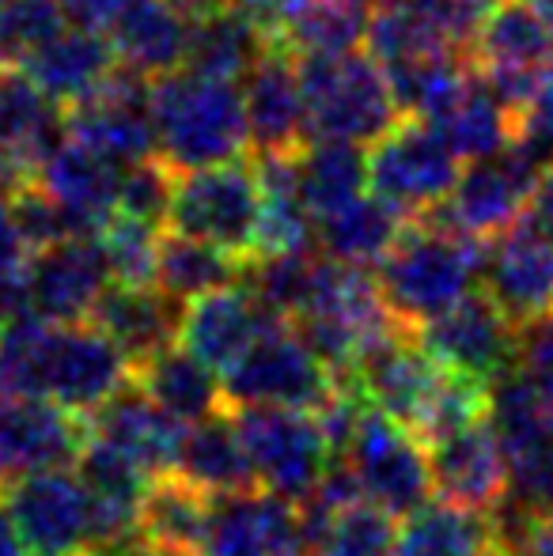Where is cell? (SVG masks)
<instances>
[{
	"instance_id": "d6986e66",
	"label": "cell",
	"mask_w": 553,
	"mask_h": 556,
	"mask_svg": "<svg viewBox=\"0 0 553 556\" xmlns=\"http://www.w3.org/2000/svg\"><path fill=\"white\" fill-rule=\"evenodd\" d=\"M239 91H243L247 148H254V155H292L311 137L296 58L285 46L269 42L243 73Z\"/></svg>"
},
{
	"instance_id": "7402d4cb",
	"label": "cell",
	"mask_w": 553,
	"mask_h": 556,
	"mask_svg": "<svg viewBox=\"0 0 553 556\" xmlns=\"http://www.w3.org/2000/svg\"><path fill=\"white\" fill-rule=\"evenodd\" d=\"M61 137V106L23 68H0V186L30 182Z\"/></svg>"
},
{
	"instance_id": "836d02e7",
	"label": "cell",
	"mask_w": 553,
	"mask_h": 556,
	"mask_svg": "<svg viewBox=\"0 0 553 556\" xmlns=\"http://www.w3.org/2000/svg\"><path fill=\"white\" fill-rule=\"evenodd\" d=\"M406 216L399 208H391L387 201H379L376 193L372 198H353L349 205L334 208V213L318 216V247H323L326 257L345 265H376L379 257L387 254L394 239H399Z\"/></svg>"
},
{
	"instance_id": "b9f144b4",
	"label": "cell",
	"mask_w": 553,
	"mask_h": 556,
	"mask_svg": "<svg viewBox=\"0 0 553 556\" xmlns=\"http://www.w3.org/2000/svg\"><path fill=\"white\" fill-rule=\"evenodd\" d=\"M171 190H175V170L160 160V155H148L137 160L129 167H122L118 178V205L114 213H126L134 220L167 224V208H171Z\"/></svg>"
},
{
	"instance_id": "52a82bcc",
	"label": "cell",
	"mask_w": 553,
	"mask_h": 556,
	"mask_svg": "<svg viewBox=\"0 0 553 556\" xmlns=\"http://www.w3.org/2000/svg\"><path fill=\"white\" fill-rule=\"evenodd\" d=\"M334 458L349 469L361 500L376 504L391 519L417 511L432 500V473H428L425 443L402 420L364 405L349 440L334 451Z\"/></svg>"
},
{
	"instance_id": "2e32d148",
	"label": "cell",
	"mask_w": 553,
	"mask_h": 556,
	"mask_svg": "<svg viewBox=\"0 0 553 556\" xmlns=\"http://www.w3.org/2000/svg\"><path fill=\"white\" fill-rule=\"evenodd\" d=\"M443 367L417 344L414 330L391 326L356 356V364L338 382H349L372 409L402 420L414 432L420 409L432 397Z\"/></svg>"
},
{
	"instance_id": "83f0119b",
	"label": "cell",
	"mask_w": 553,
	"mask_h": 556,
	"mask_svg": "<svg viewBox=\"0 0 553 556\" xmlns=\"http://www.w3.org/2000/svg\"><path fill=\"white\" fill-rule=\"evenodd\" d=\"M20 68L38 84V91H46L65 111V106L80 103L91 91L103 88L114 76V68H118V58H114L103 30L61 27Z\"/></svg>"
},
{
	"instance_id": "277c9868",
	"label": "cell",
	"mask_w": 553,
	"mask_h": 556,
	"mask_svg": "<svg viewBox=\"0 0 553 556\" xmlns=\"http://www.w3.org/2000/svg\"><path fill=\"white\" fill-rule=\"evenodd\" d=\"M296 73H300L311 137L372 144L402 117L387 73L368 50L296 58Z\"/></svg>"
},
{
	"instance_id": "7a4b0ae2",
	"label": "cell",
	"mask_w": 553,
	"mask_h": 556,
	"mask_svg": "<svg viewBox=\"0 0 553 556\" xmlns=\"http://www.w3.org/2000/svg\"><path fill=\"white\" fill-rule=\"evenodd\" d=\"M376 265V292L387 318L402 330H417L478 288L481 242L414 216Z\"/></svg>"
},
{
	"instance_id": "9a60e30c",
	"label": "cell",
	"mask_w": 553,
	"mask_h": 556,
	"mask_svg": "<svg viewBox=\"0 0 553 556\" xmlns=\"http://www.w3.org/2000/svg\"><path fill=\"white\" fill-rule=\"evenodd\" d=\"M65 137L91 152L106 155L118 167L155 155L152 114H148V80L126 68H114V76L88 99L61 111Z\"/></svg>"
},
{
	"instance_id": "3957f363",
	"label": "cell",
	"mask_w": 553,
	"mask_h": 556,
	"mask_svg": "<svg viewBox=\"0 0 553 556\" xmlns=\"http://www.w3.org/2000/svg\"><path fill=\"white\" fill-rule=\"evenodd\" d=\"M155 155L171 170H193L247 152L243 91L236 80L178 65L148 80Z\"/></svg>"
},
{
	"instance_id": "6da1fadb",
	"label": "cell",
	"mask_w": 553,
	"mask_h": 556,
	"mask_svg": "<svg viewBox=\"0 0 553 556\" xmlns=\"http://www.w3.org/2000/svg\"><path fill=\"white\" fill-rule=\"evenodd\" d=\"M129 379L134 364L91 323L23 315L0 326V394L50 397L88 417Z\"/></svg>"
},
{
	"instance_id": "d4e9b609",
	"label": "cell",
	"mask_w": 553,
	"mask_h": 556,
	"mask_svg": "<svg viewBox=\"0 0 553 556\" xmlns=\"http://www.w3.org/2000/svg\"><path fill=\"white\" fill-rule=\"evenodd\" d=\"M118 178L122 167L114 160L61 137V144L38 167L35 182L65 213L73 235H96L99 224L118 205Z\"/></svg>"
},
{
	"instance_id": "ee69618b",
	"label": "cell",
	"mask_w": 553,
	"mask_h": 556,
	"mask_svg": "<svg viewBox=\"0 0 553 556\" xmlns=\"http://www.w3.org/2000/svg\"><path fill=\"white\" fill-rule=\"evenodd\" d=\"M512 148H516L539 175H542V167L553 163V65L539 80V88L531 91V99L516 111Z\"/></svg>"
},
{
	"instance_id": "ac0fdd59",
	"label": "cell",
	"mask_w": 553,
	"mask_h": 556,
	"mask_svg": "<svg viewBox=\"0 0 553 556\" xmlns=\"http://www.w3.org/2000/svg\"><path fill=\"white\" fill-rule=\"evenodd\" d=\"M88 435L84 413L50 397L0 394V481L30 469L73 466Z\"/></svg>"
},
{
	"instance_id": "d590c367",
	"label": "cell",
	"mask_w": 553,
	"mask_h": 556,
	"mask_svg": "<svg viewBox=\"0 0 553 556\" xmlns=\"http://www.w3.org/2000/svg\"><path fill=\"white\" fill-rule=\"evenodd\" d=\"M266 35L247 20L239 8H221V12L193 15L190 46H186V68L221 80H243L247 68L266 50Z\"/></svg>"
},
{
	"instance_id": "bcb514c9",
	"label": "cell",
	"mask_w": 553,
	"mask_h": 556,
	"mask_svg": "<svg viewBox=\"0 0 553 556\" xmlns=\"http://www.w3.org/2000/svg\"><path fill=\"white\" fill-rule=\"evenodd\" d=\"M122 4H126V0H58L65 23H73V27H88V30L111 27V20L118 15Z\"/></svg>"
},
{
	"instance_id": "30bf717a",
	"label": "cell",
	"mask_w": 553,
	"mask_h": 556,
	"mask_svg": "<svg viewBox=\"0 0 553 556\" xmlns=\"http://www.w3.org/2000/svg\"><path fill=\"white\" fill-rule=\"evenodd\" d=\"M368 186L379 201L399 208L406 220L436 208L458 178V155L420 117H399L372 140Z\"/></svg>"
},
{
	"instance_id": "4dcf8cb0",
	"label": "cell",
	"mask_w": 553,
	"mask_h": 556,
	"mask_svg": "<svg viewBox=\"0 0 553 556\" xmlns=\"http://www.w3.org/2000/svg\"><path fill=\"white\" fill-rule=\"evenodd\" d=\"M134 382L167 417L183 420V425H193V420L224 409L221 375L201 364L198 356H190L183 344H167L144 364H137Z\"/></svg>"
},
{
	"instance_id": "8992f818",
	"label": "cell",
	"mask_w": 553,
	"mask_h": 556,
	"mask_svg": "<svg viewBox=\"0 0 553 556\" xmlns=\"http://www.w3.org/2000/svg\"><path fill=\"white\" fill-rule=\"evenodd\" d=\"M489 425L504 454V496L546 519L553 515V397L508 367L489 382Z\"/></svg>"
},
{
	"instance_id": "8fae6325",
	"label": "cell",
	"mask_w": 553,
	"mask_h": 556,
	"mask_svg": "<svg viewBox=\"0 0 553 556\" xmlns=\"http://www.w3.org/2000/svg\"><path fill=\"white\" fill-rule=\"evenodd\" d=\"M0 507L30 556H84L91 500L73 466L30 469L0 481Z\"/></svg>"
},
{
	"instance_id": "7bdbcfd3",
	"label": "cell",
	"mask_w": 553,
	"mask_h": 556,
	"mask_svg": "<svg viewBox=\"0 0 553 556\" xmlns=\"http://www.w3.org/2000/svg\"><path fill=\"white\" fill-rule=\"evenodd\" d=\"M8 201H12V216H15V227H20V239L27 242L30 254L73 235L65 213L53 205V198L35 182V178L23 186H12V190H8Z\"/></svg>"
},
{
	"instance_id": "ab89813d",
	"label": "cell",
	"mask_w": 553,
	"mask_h": 556,
	"mask_svg": "<svg viewBox=\"0 0 553 556\" xmlns=\"http://www.w3.org/2000/svg\"><path fill=\"white\" fill-rule=\"evenodd\" d=\"M163 227L134 220L126 213H111L99 231L91 235L103 254V265L111 280H126V285H148L155 265V242H160Z\"/></svg>"
},
{
	"instance_id": "7dc6e473",
	"label": "cell",
	"mask_w": 553,
	"mask_h": 556,
	"mask_svg": "<svg viewBox=\"0 0 553 556\" xmlns=\"http://www.w3.org/2000/svg\"><path fill=\"white\" fill-rule=\"evenodd\" d=\"M27 257H30V250H27V242L20 239V227H15V216H12V201H8V190L0 186V273L20 269Z\"/></svg>"
},
{
	"instance_id": "f1b7e54d",
	"label": "cell",
	"mask_w": 553,
	"mask_h": 556,
	"mask_svg": "<svg viewBox=\"0 0 553 556\" xmlns=\"http://www.w3.org/2000/svg\"><path fill=\"white\" fill-rule=\"evenodd\" d=\"M171 473L183 477L186 484H193L205 496H228V492L259 489L231 409H216L183 428Z\"/></svg>"
},
{
	"instance_id": "cb8c5ba5",
	"label": "cell",
	"mask_w": 553,
	"mask_h": 556,
	"mask_svg": "<svg viewBox=\"0 0 553 556\" xmlns=\"http://www.w3.org/2000/svg\"><path fill=\"white\" fill-rule=\"evenodd\" d=\"M432 496L458 507L489 511L504 496V454L489 417L458 428L436 443H425Z\"/></svg>"
},
{
	"instance_id": "74e56055",
	"label": "cell",
	"mask_w": 553,
	"mask_h": 556,
	"mask_svg": "<svg viewBox=\"0 0 553 556\" xmlns=\"http://www.w3.org/2000/svg\"><path fill=\"white\" fill-rule=\"evenodd\" d=\"M303 530H307V556H391L399 519L379 511L368 500H349L330 511H307Z\"/></svg>"
},
{
	"instance_id": "4fadbf2b",
	"label": "cell",
	"mask_w": 553,
	"mask_h": 556,
	"mask_svg": "<svg viewBox=\"0 0 553 556\" xmlns=\"http://www.w3.org/2000/svg\"><path fill=\"white\" fill-rule=\"evenodd\" d=\"M417 344L451 375L493 382L516 356V326L486 292H466L458 303L414 330Z\"/></svg>"
},
{
	"instance_id": "f5cc1de1",
	"label": "cell",
	"mask_w": 553,
	"mask_h": 556,
	"mask_svg": "<svg viewBox=\"0 0 553 556\" xmlns=\"http://www.w3.org/2000/svg\"><path fill=\"white\" fill-rule=\"evenodd\" d=\"M175 4L190 15H205V12H221V8H236L239 0H175Z\"/></svg>"
},
{
	"instance_id": "9c48e42d",
	"label": "cell",
	"mask_w": 553,
	"mask_h": 556,
	"mask_svg": "<svg viewBox=\"0 0 553 556\" xmlns=\"http://www.w3.org/2000/svg\"><path fill=\"white\" fill-rule=\"evenodd\" d=\"M231 417L251 462L254 484L303 504L334 458L315 413L280 409V405H239L231 409Z\"/></svg>"
},
{
	"instance_id": "db71d44e",
	"label": "cell",
	"mask_w": 553,
	"mask_h": 556,
	"mask_svg": "<svg viewBox=\"0 0 553 556\" xmlns=\"http://www.w3.org/2000/svg\"><path fill=\"white\" fill-rule=\"evenodd\" d=\"M524 4H531V8H535V12H539V15H542V20H546V23H550V27H553V0H524Z\"/></svg>"
},
{
	"instance_id": "d6a6232c",
	"label": "cell",
	"mask_w": 553,
	"mask_h": 556,
	"mask_svg": "<svg viewBox=\"0 0 553 556\" xmlns=\"http://www.w3.org/2000/svg\"><path fill=\"white\" fill-rule=\"evenodd\" d=\"M428 125H432L443 137V144L458 155V163L486 160V155L504 152V148L512 144V132H516V117H512L508 106L493 96V88L481 80L478 68L470 73L466 88L448 103V111L440 117H432Z\"/></svg>"
},
{
	"instance_id": "44dd1931",
	"label": "cell",
	"mask_w": 553,
	"mask_h": 556,
	"mask_svg": "<svg viewBox=\"0 0 553 556\" xmlns=\"http://www.w3.org/2000/svg\"><path fill=\"white\" fill-rule=\"evenodd\" d=\"M277 323L285 318H277L251 288L236 280V285L213 288V292L183 303L175 344H183L190 356H198L201 364L221 375L254 337H262Z\"/></svg>"
},
{
	"instance_id": "c3c4849f",
	"label": "cell",
	"mask_w": 553,
	"mask_h": 556,
	"mask_svg": "<svg viewBox=\"0 0 553 556\" xmlns=\"http://www.w3.org/2000/svg\"><path fill=\"white\" fill-rule=\"evenodd\" d=\"M524 216H527V220H535L539 227H546V231L553 235V163H550V167H542V175L535 178Z\"/></svg>"
},
{
	"instance_id": "1f68e13d",
	"label": "cell",
	"mask_w": 553,
	"mask_h": 556,
	"mask_svg": "<svg viewBox=\"0 0 553 556\" xmlns=\"http://www.w3.org/2000/svg\"><path fill=\"white\" fill-rule=\"evenodd\" d=\"M391 556H497L489 515L432 496L402 515Z\"/></svg>"
},
{
	"instance_id": "e0dca14e",
	"label": "cell",
	"mask_w": 553,
	"mask_h": 556,
	"mask_svg": "<svg viewBox=\"0 0 553 556\" xmlns=\"http://www.w3.org/2000/svg\"><path fill=\"white\" fill-rule=\"evenodd\" d=\"M201 556H307L300 504L266 489L213 496Z\"/></svg>"
},
{
	"instance_id": "603a6c76",
	"label": "cell",
	"mask_w": 553,
	"mask_h": 556,
	"mask_svg": "<svg viewBox=\"0 0 553 556\" xmlns=\"http://www.w3.org/2000/svg\"><path fill=\"white\" fill-rule=\"evenodd\" d=\"M183 420L167 417L134 379L106 397L99 409L88 413L91 440H103L148 477H160L175 469L178 440H183Z\"/></svg>"
},
{
	"instance_id": "f907efd6",
	"label": "cell",
	"mask_w": 553,
	"mask_h": 556,
	"mask_svg": "<svg viewBox=\"0 0 553 556\" xmlns=\"http://www.w3.org/2000/svg\"><path fill=\"white\" fill-rule=\"evenodd\" d=\"M111 556H198V553L167 549V545H155V542H144V538H134V542L122 545V549H114Z\"/></svg>"
},
{
	"instance_id": "f546056e",
	"label": "cell",
	"mask_w": 553,
	"mask_h": 556,
	"mask_svg": "<svg viewBox=\"0 0 553 556\" xmlns=\"http://www.w3.org/2000/svg\"><path fill=\"white\" fill-rule=\"evenodd\" d=\"M292 178L303 208L311 213V220H318V216L361 198L368 186V160H364L361 144L307 137L292 152Z\"/></svg>"
},
{
	"instance_id": "f35d334b",
	"label": "cell",
	"mask_w": 553,
	"mask_h": 556,
	"mask_svg": "<svg viewBox=\"0 0 553 556\" xmlns=\"http://www.w3.org/2000/svg\"><path fill=\"white\" fill-rule=\"evenodd\" d=\"M368 12L372 0H296L274 46H285L292 58L356 50L364 42Z\"/></svg>"
},
{
	"instance_id": "5bb4252c",
	"label": "cell",
	"mask_w": 553,
	"mask_h": 556,
	"mask_svg": "<svg viewBox=\"0 0 553 556\" xmlns=\"http://www.w3.org/2000/svg\"><path fill=\"white\" fill-rule=\"evenodd\" d=\"M478 285L516 330L546 315L553 311V235L519 216L501 235L481 242Z\"/></svg>"
},
{
	"instance_id": "11a10c76",
	"label": "cell",
	"mask_w": 553,
	"mask_h": 556,
	"mask_svg": "<svg viewBox=\"0 0 553 556\" xmlns=\"http://www.w3.org/2000/svg\"><path fill=\"white\" fill-rule=\"evenodd\" d=\"M84 556H88V553H84Z\"/></svg>"
},
{
	"instance_id": "484cf974",
	"label": "cell",
	"mask_w": 553,
	"mask_h": 556,
	"mask_svg": "<svg viewBox=\"0 0 553 556\" xmlns=\"http://www.w3.org/2000/svg\"><path fill=\"white\" fill-rule=\"evenodd\" d=\"M178 318H183V303L163 292V288H155L152 280L148 285L111 280L99 292L88 323L99 333L111 337L122 349V356L137 367L160 349L178 341Z\"/></svg>"
},
{
	"instance_id": "60d3db41",
	"label": "cell",
	"mask_w": 553,
	"mask_h": 556,
	"mask_svg": "<svg viewBox=\"0 0 553 556\" xmlns=\"http://www.w3.org/2000/svg\"><path fill=\"white\" fill-rule=\"evenodd\" d=\"M61 27L58 0H0V68H20Z\"/></svg>"
},
{
	"instance_id": "4316f807",
	"label": "cell",
	"mask_w": 553,
	"mask_h": 556,
	"mask_svg": "<svg viewBox=\"0 0 553 556\" xmlns=\"http://www.w3.org/2000/svg\"><path fill=\"white\" fill-rule=\"evenodd\" d=\"M190 23L193 15L183 12L175 0H126L106 27V42L126 73L155 80L186 61Z\"/></svg>"
},
{
	"instance_id": "5b68a950",
	"label": "cell",
	"mask_w": 553,
	"mask_h": 556,
	"mask_svg": "<svg viewBox=\"0 0 553 556\" xmlns=\"http://www.w3.org/2000/svg\"><path fill=\"white\" fill-rule=\"evenodd\" d=\"M262 182L259 167L243 155L209 167L175 170L167 231L190 235L216 250H228L239 262H251L259 239Z\"/></svg>"
},
{
	"instance_id": "e575fe53",
	"label": "cell",
	"mask_w": 553,
	"mask_h": 556,
	"mask_svg": "<svg viewBox=\"0 0 553 556\" xmlns=\"http://www.w3.org/2000/svg\"><path fill=\"white\" fill-rule=\"evenodd\" d=\"M209 504H213V496H205V492H198L193 484H186L183 477H175V473L152 477L144 496H140L137 538L167 545V549L201 556Z\"/></svg>"
},
{
	"instance_id": "f6af8a7d",
	"label": "cell",
	"mask_w": 553,
	"mask_h": 556,
	"mask_svg": "<svg viewBox=\"0 0 553 556\" xmlns=\"http://www.w3.org/2000/svg\"><path fill=\"white\" fill-rule=\"evenodd\" d=\"M512 371L524 375L542 397H553V311L516 330Z\"/></svg>"
},
{
	"instance_id": "681fc988",
	"label": "cell",
	"mask_w": 553,
	"mask_h": 556,
	"mask_svg": "<svg viewBox=\"0 0 553 556\" xmlns=\"http://www.w3.org/2000/svg\"><path fill=\"white\" fill-rule=\"evenodd\" d=\"M504 556H553V515L535 519V527L527 530V538Z\"/></svg>"
},
{
	"instance_id": "8d00e7d4",
	"label": "cell",
	"mask_w": 553,
	"mask_h": 556,
	"mask_svg": "<svg viewBox=\"0 0 553 556\" xmlns=\"http://www.w3.org/2000/svg\"><path fill=\"white\" fill-rule=\"evenodd\" d=\"M239 257H231L228 250H216L201 239L178 231H163L155 242V265H152V285L163 288L167 295H175L178 303H190L198 295L213 292V288L236 285L243 277Z\"/></svg>"
},
{
	"instance_id": "7c38bea8",
	"label": "cell",
	"mask_w": 553,
	"mask_h": 556,
	"mask_svg": "<svg viewBox=\"0 0 553 556\" xmlns=\"http://www.w3.org/2000/svg\"><path fill=\"white\" fill-rule=\"evenodd\" d=\"M535 178H539V170L508 144L497 155L470 160V167L458 170L448 198L420 216L448 227L455 235L486 242L527 213V198H531Z\"/></svg>"
},
{
	"instance_id": "ba28073f",
	"label": "cell",
	"mask_w": 553,
	"mask_h": 556,
	"mask_svg": "<svg viewBox=\"0 0 553 556\" xmlns=\"http://www.w3.org/2000/svg\"><path fill=\"white\" fill-rule=\"evenodd\" d=\"M338 390L334 371L307 349L288 323L269 326L254 337L236 359L221 371L224 409L239 405H280V409H311L326 405Z\"/></svg>"
},
{
	"instance_id": "ffe728a7",
	"label": "cell",
	"mask_w": 553,
	"mask_h": 556,
	"mask_svg": "<svg viewBox=\"0 0 553 556\" xmlns=\"http://www.w3.org/2000/svg\"><path fill=\"white\" fill-rule=\"evenodd\" d=\"M106 285L111 273L91 235H68L27 257L30 315L46 323H88Z\"/></svg>"
},
{
	"instance_id": "816d5d0a",
	"label": "cell",
	"mask_w": 553,
	"mask_h": 556,
	"mask_svg": "<svg viewBox=\"0 0 553 556\" xmlns=\"http://www.w3.org/2000/svg\"><path fill=\"white\" fill-rule=\"evenodd\" d=\"M0 556H30L27 545H23L20 534H15L12 519L4 515V507H0Z\"/></svg>"
}]
</instances>
